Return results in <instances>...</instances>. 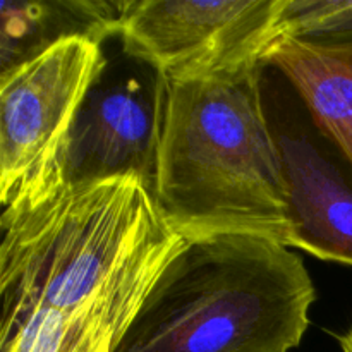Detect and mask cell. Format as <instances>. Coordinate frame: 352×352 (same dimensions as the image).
Listing matches in <instances>:
<instances>
[{"mask_svg":"<svg viewBox=\"0 0 352 352\" xmlns=\"http://www.w3.org/2000/svg\"><path fill=\"white\" fill-rule=\"evenodd\" d=\"M265 64L296 89L315 129L352 168V45L278 36Z\"/></svg>","mask_w":352,"mask_h":352,"instance_id":"obj_8","label":"cell"},{"mask_svg":"<svg viewBox=\"0 0 352 352\" xmlns=\"http://www.w3.org/2000/svg\"><path fill=\"white\" fill-rule=\"evenodd\" d=\"M2 309L127 332L186 237L138 177L67 186L57 177L3 206Z\"/></svg>","mask_w":352,"mask_h":352,"instance_id":"obj_1","label":"cell"},{"mask_svg":"<svg viewBox=\"0 0 352 352\" xmlns=\"http://www.w3.org/2000/svg\"><path fill=\"white\" fill-rule=\"evenodd\" d=\"M316 289L278 241L222 232L186 239L116 352H291Z\"/></svg>","mask_w":352,"mask_h":352,"instance_id":"obj_3","label":"cell"},{"mask_svg":"<svg viewBox=\"0 0 352 352\" xmlns=\"http://www.w3.org/2000/svg\"><path fill=\"white\" fill-rule=\"evenodd\" d=\"M340 349L342 352H352V327L347 330L346 336L340 337Z\"/></svg>","mask_w":352,"mask_h":352,"instance_id":"obj_11","label":"cell"},{"mask_svg":"<svg viewBox=\"0 0 352 352\" xmlns=\"http://www.w3.org/2000/svg\"><path fill=\"white\" fill-rule=\"evenodd\" d=\"M282 36L322 45H352V0H285Z\"/></svg>","mask_w":352,"mask_h":352,"instance_id":"obj_10","label":"cell"},{"mask_svg":"<svg viewBox=\"0 0 352 352\" xmlns=\"http://www.w3.org/2000/svg\"><path fill=\"white\" fill-rule=\"evenodd\" d=\"M107 60L102 41L67 36L0 74V199L54 177L86 96Z\"/></svg>","mask_w":352,"mask_h":352,"instance_id":"obj_4","label":"cell"},{"mask_svg":"<svg viewBox=\"0 0 352 352\" xmlns=\"http://www.w3.org/2000/svg\"><path fill=\"white\" fill-rule=\"evenodd\" d=\"M272 124L291 206L289 248L352 267V179L305 126Z\"/></svg>","mask_w":352,"mask_h":352,"instance_id":"obj_7","label":"cell"},{"mask_svg":"<svg viewBox=\"0 0 352 352\" xmlns=\"http://www.w3.org/2000/svg\"><path fill=\"white\" fill-rule=\"evenodd\" d=\"M285 0H127L117 23L126 55L165 81L263 62Z\"/></svg>","mask_w":352,"mask_h":352,"instance_id":"obj_5","label":"cell"},{"mask_svg":"<svg viewBox=\"0 0 352 352\" xmlns=\"http://www.w3.org/2000/svg\"><path fill=\"white\" fill-rule=\"evenodd\" d=\"M263 62L167 81L153 196L186 239L241 232L289 248L284 164L263 95Z\"/></svg>","mask_w":352,"mask_h":352,"instance_id":"obj_2","label":"cell"},{"mask_svg":"<svg viewBox=\"0 0 352 352\" xmlns=\"http://www.w3.org/2000/svg\"><path fill=\"white\" fill-rule=\"evenodd\" d=\"M124 2H7L2 16V72L36 57L55 41L89 36L103 41L117 34Z\"/></svg>","mask_w":352,"mask_h":352,"instance_id":"obj_9","label":"cell"},{"mask_svg":"<svg viewBox=\"0 0 352 352\" xmlns=\"http://www.w3.org/2000/svg\"><path fill=\"white\" fill-rule=\"evenodd\" d=\"M167 81L143 76L103 79L86 96L57 165L67 186L138 177L155 189L164 134Z\"/></svg>","mask_w":352,"mask_h":352,"instance_id":"obj_6","label":"cell"}]
</instances>
